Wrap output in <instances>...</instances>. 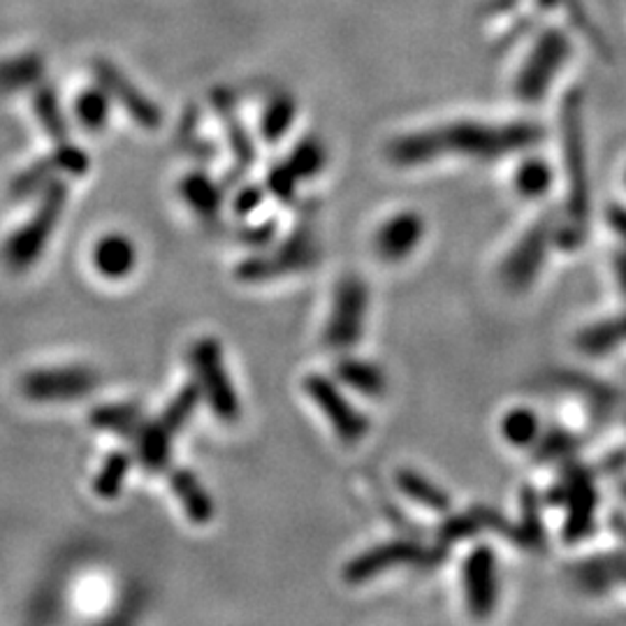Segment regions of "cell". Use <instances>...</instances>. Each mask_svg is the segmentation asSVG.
Masks as SVG:
<instances>
[{
    "label": "cell",
    "mask_w": 626,
    "mask_h": 626,
    "mask_svg": "<svg viewBox=\"0 0 626 626\" xmlns=\"http://www.w3.org/2000/svg\"><path fill=\"white\" fill-rule=\"evenodd\" d=\"M527 129H492L479 123H453L445 129L409 133L388 144V158L397 165H422L445 154L499 156L527 144Z\"/></svg>",
    "instance_id": "6da1fadb"
},
{
    "label": "cell",
    "mask_w": 626,
    "mask_h": 626,
    "mask_svg": "<svg viewBox=\"0 0 626 626\" xmlns=\"http://www.w3.org/2000/svg\"><path fill=\"white\" fill-rule=\"evenodd\" d=\"M65 199H68V186L63 182L54 179L42 188V199L38 209L33 212L31 220L27 225H21L3 248V258L10 269L23 271L40 260L65 209Z\"/></svg>",
    "instance_id": "7a4b0ae2"
},
{
    "label": "cell",
    "mask_w": 626,
    "mask_h": 626,
    "mask_svg": "<svg viewBox=\"0 0 626 626\" xmlns=\"http://www.w3.org/2000/svg\"><path fill=\"white\" fill-rule=\"evenodd\" d=\"M188 362L195 373L199 397L209 404L212 413L225 424L237 422L242 415V404L230 373L225 369L220 343L214 337L197 339L188 350Z\"/></svg>",
    "instance_id": "3957f363"
},
{
    "label": "cell",
    "mask_w": 626,
    "mask_h": 626,
    "mask_svg": "<svg viewBox=\"0 0 626 626\" xmlns=\"http://www.w3.org/2000/svg\"><path fill=\"white\" fill-rule=\"evenodd\" d=\"M318 244L309 228H299L271 254L250 256L242 260L235 269V277L246 284H265L281 277H290L297 271H307L318 263Z\"/></svg>",
    "instance_id": "277c9868"
},
{
    "label": "cell",
    "mask_w": 626,
    "mask_h": 626,
    "mask_svg": "<svg viewBox=\"0 0 626 626\" xmlns=\"http://www.w3.org/2000/svg\"><path fill=\"white\" fill-rule=\"evenodd\" d=\"M367 309H369V288L367 284L348 274L335 290V302L332 314L325 325L322 341L330 350H348L356 343H360L365 335V322H367Z\"/></svg>",
    "instance_id": "5b68a950"
},
{
    "label": "cell",
    "mask_w": 626,
    "mask_h": 626,
    "mask_svg": "<svg viewBox=\"0 0 626 626\" xmlns=\"http://www.w3.org/2000/svg\"><path fill=\"white\" fill-rule=\"evenodd\" d=\"M443 560V550H424L418 541L413 538H394L388 543H381L376 547H369L367 553H362L360 557L350 560L343 578L350 585L358 583H367L376 575L386 573L392 566H402V564H420V566H434Z\"/></svg>",
    "instance_id": "8992f818"
},
{
    "label": "cell",
    "mask_w": 626,
    "mask_h": 626,
    "mask_svg": "<svg viewBox=\"0 0 626 626\" xmlns=\"http://www.w3.org/2000/svg\"><path fill=\"white\" fill-rule=\"evenodd\" d=\"M305 392L322 411V415L328 418L330 428L341 441L358 443L367 437L369 418L348 402L346 394L335 386V381L328 379V376L309 373L305 379Z\"/></svg>",
    "instance_id": "52a82bcc"
},
{
    "label": "cell",
    "mask_w": 626,
    "mask_h": 626,
    "mask_svg": "<svg viewBox=\"0 0 626 626\" xmlns=\"http://www.w3.org/2000/svg\"><path fill=\"white\" fill-rule=\"evenodd\" d=\"M98 381V373L89 367L38 369L23 376L21 392L33 402H68L91 394Z\"/></svg>",
    "instance_id": "ba28073f"
},
{
    "label": "cell",
    "mask_w": 626,
    "mask_h": 626,
    "mask_svg": "<svg viewBox=\"0 0 626 626\" xmlns=\"http://www.w3.org/2000/svg\"><path fill=\"white\" fill-rule=\"evenodd\" d=\"M95 78L100 80V86H103L112 98H116L121 107L129 112L142 129L146 131H156L161 121H163V114L158 110L156 103H152L125 74L107 63V61H98L95 63Z\"/></svg>",
    "instance_id": "9c48e42d"
},
{
    "label": "cell",
    "mask_w": 626,
    "mask_h": 626,
    "mask_svg": "<svg viewBox=\"0 0 626 626\" xmlns=\"http://www.w3.org/2000/svg\"><path fill=\"white\" fill-rule=\"evenodd\" d=\"M490 547H475L464 560L462 581L466 606L475 617H488L496 601V573Z\"/></svg>",
    "instance_id": "30bf717a"
},
{
    "label": "cell",
    "mask_w": 626,
    "mask_h": 626,
    "mask_svg": "<svg viewBox=\"0 0 626 626\" xmlns=\"http://www.w3.org/2000/svg\"><path fill=\"white\" fill-rule=\"evenodd\" d=\"M424 235V220L415 212H402L388 218L373 237V250L383 263L407 260Z\"/></svg>",
    "instance_id": "8fae6325"
},
{
    "label": "cell",
    "mask_w": 626,
    "mask_h": 626,
    "mask_svg": "<svg viewBox=\"0 0 626 626\" xmlns=\"http://www.w3.org/2000/svg\"><path fill=\"white\" fill-rule=\"evenodd\" d=\"M89 170V156L78 146H70L63 142L52 156H47L44 161L35 163L27 172H21L12 184V193L23 197L31 195L40 188H44L49 182H54V174H72V177H80Z\"/></svg>",
    "instance_id": "7c38bea8"
},
{
    "label": "cell",
    "mask_w": 626,
    "mask_h": 626,
    "mask_svg": "<svg viewBox=\"0 0 626 626\" xmlns=\"http://www.w3.org/2000/svg\"><path fill=\"white\" fill-rule=\"evenodd\" d=\"M91 263L103 279L121 281L137 265V248L125 235H105L91 250Z\"/></svg>",
    "instance_id": "4fadbf2b"
},
{
    "label": "cell",
    "mask_w": 626,
    "mask_h": 626,
    "mask_svg": "<svg viewBox=\"0 0 626 626\" xmlns=\"http://www.w3.org/2000/svg\"><path fill=\"white\" fill-rule=\"evenodd\" d=\"M214 105H216L218 119L223 123L225 137H228L233 158H235V172L230 174V179H237V177H242V174H246L250 167H254L256 146H254V140H250V135L246 133V129L242 125L228 93H216Z\"/></svg>",
    "instance_id": "5bb4252c"
},
{
    "label": "cell",
    "mask_w": 626,
    "mask_h": 626,
    "mask_svg": "<svg viewBox=\"0 0 626 626\" xmlns=\"http://www.w3.org/2000/svg\"><path fill=\"white\" fill-rule=\"evenodd\" d=\"M170 490L177 496L186 517L193 524H209L214 517V501L205 485L191 469H172L167 475Z\"/></svg>",
    "instance_id": "9a60e30c"
},
{
    "label": "cell",
    "mask_w": 626,
    "mask_h": 626,
    "mask_svg": "<svg viewBox=\"0 0 626 626\" xmlns=\"http://www.w3.org/2000/svg\"><path fill=\"white\" fill-rule=\"evenodd\" d=\"M172 434L158 420H146L140 424L133 441L137 448V460L148 473H161L170 466L172 458Z\"/></svg>",
    "instance_id": "2e32d148"
},
{
    "label": "cell",
    "mask_w": 626,
    "mask_h": 626,
    "mask_svg": "<svg viewBox=\"0 0 626 626\" xmlns=\"http://www.w3.org/2000/svg\"><path fill=\"white\" fill-rule=\"evenodd\" d=\"M182 197L186 199V205L203 218L205 223L218 220L220 207H223V188L209 177L205 172H188L182 179Z\"/></svg>",
    "instance_id": "e0dca14e"
},
{
    "label": "cell",
    "mask_w": 626,
    "mask_h": 626,
    "mask_svg": "<svg viewBox=\"0 0 626 626\" xmlns=\"http://www.w3.org/2000/svg\"><path fill=\"white\" fill-rule=\"evenodd\" d=\"M337 379L348 386L350 390H356L365 397H383L388 390V379L386 371L367 360L360 358H343L335 367Z\"/></svg>",
    "instance_id": "ac0fdd59"
},
{
    "label": "cell",
    "mask_w": 626,
    "mask_h": 626,
    "mask_svg": "<svg viewBox=\"0 0 626 626\" xmlns=\"http://www.w3.org/2000/svg\"><path fill=\"white\" fill-rule=\"evenodd\" d=\"M144 409L140 404H105L98 407L91 411L89 422L91 428L103 430V432H112L125 439H133L140 424L144 422Z\"/></svg>",
    "instance_id": "d6986e66"
},
{
    "label": "cell",
    "mask_w": 626,
    "mask_h": 626,
    "mask_svg": "<svg viewBox=\"0 0 626 626\" xmlns=\"http://www.w3.org/2000/svg\"><path fill=\"white\" fill-rule=\"evenodd\" d=\"M394 483L407 499L415 501L422 509L434 511V513H445L450 509V496L432 481L424 479L422 473L413 469H399L394 475Z\"/></svg>",
    "instance_id": "ffe728a7"
},
{
    "label": "cell",
    "mask_w": 626,
    "mask_h": 626,
    "mask_svg": "<svg viewBox=\"0 0 626 626\" xmlns=\"http://www.w3.org/2000/svg\"><path fill=\"white\" fill-rule=\"evenodd\" d=\"M295 100L288 93L281 95H274L260 119V135L269 142V144H277L279 140H284L290 131V125L295 121Z\"/></svg>",
    "instance_id": "44dd1931"
},
{
    "label": "cell",
    "mask_w": 626,
    "mask_h": 626,
    "mask_svg": "<svg viewBox=\"0 0 626 626\" xmlns=\"http://www.w3.org/2000/svg\"><path fill=\"white\" fill-rule=\"evenodd\" d=\"M131 464H133V458L125 453V450H114V453L107 455L103 466H100L95 481H93V492L105 501L116 499L123 490L125 475H129Z\"/></svg>",
    "instance_id": "7402d4cb"
},
{
    "label": "cell",
    "mask_w": 626,
    "mask_h": 626,
    "mask_svg": "<svg viewBox=\"0 0 626 626\" xmlns=\"http://www.w3.org/2000/svg\"><path fill=\"white\" fill-rule=\"evenodd\" d=\"M199 399H203V397H199L197 386L186 383L177 394L172 397V402L163 409V413L158 415V422L172 437H177L186 428L188 420L193 418V413L199 404Z\"/></svg>",
    "instance_id": "603a6c76"
},
{
    "label": "cell",
    "mask_w": 626,
    "mask_h": 626,
    "mask_svg": "<svg viewBox=\"0 0 626 626\" xmlns=\"http://www.w3.org/2000/svg\"><path fill=\"white\" fill-rule=\"evenodd\" d=\"M74 114L86 131L100 133L110 119V93L103 86L84 91L74 103Z\"/></svg>",
    "instance_id": "cb8c5ba5"
},
{
    "label": "cell",
    "mask_w": 626,
    "mask_h": 626,
    "mask_svg": "<svg viewBox=\"0 0 626 626\" xmlns=\"http://www.w3.org/2000/svg\"><path fill=\"white\" fill-rule=\"evenodd\" d=\"M284 163L290 167V172L295 174L297 182L299 179H302V182L314 179L316 174H320L322 167H325V146L318 140L307 137L293 148Z\"/></svg>",
    "instance_id": "d4e9b609"
},
{
    "label": "cell",
    "mask_w": 626,
    "mask_h": 626,
    "mask_svg": "<svg viewBox=\"0 0 626 626\" xmlns=\"http://www.w3.org/2000/svg\"><path fill=\"white\" fill-rule=\"evenodd\" d=\"M33 105H35V114L42 123V129L47 131V135L57 140V142H65L68 140V121L61 112L57 93L52 89H40L35 93Z\"/></svg>",
    "instance_id": "484cf974"
},
{
    "label": "cell",
    "mask_w": 626,
    "mask_h": 626,
    "mask_svg": "<svg viewBox=\"0 0 626 626\" xmlns=\"http://www.w3.org/2000/svg\"><path fill=\"white\" fill-rule=\"evenodd\" d=\"M40 74V61L35 57L17 59L12 63H6L0 68V89L3 91H17L19 86H27L38 80Z\"/></svg>",
    "instance_id": "4316f807"
},
{
    "label": "cell",
    "mask_w": 626,
    "mask_h": 626,
    "mask_svg": "<svg viewBox=\"0 0 626 626\" xmlns=\"http://www.w3.org/2000/svg\"><path fill=\"white\" fill-rule=\"evenodd\" d=\"M267 191L279 199L281 205H293L297 197V177L286 163L269 167L267 172Z\"/></svg>",
    "instance_id": "83f0119b"
},
{
    "label": "cell",
    "mask_w": 626,
    "mask_h": 626,
    "mask_svg": "<svg viewBox=\"0 0 626 626\" xmlns=\"http://www.w3.org/2000/svg\"><path fill=\"white\" fill-rule=\"evenodd\" d=\"M479 530V515L475 513H466V515H455V517H445L439 530H437V538L441 545H453L466 536H473V532Z\"/></svg>",
    "instance_id": "f1b7e54d"
},
{
    "label": "cell",
    "mask_w": 626,
    "mask_h": 626,
    "mask_svg": "<svg viewBox=\"0 0 626 626\" xmlns=\"http://www.w3.org/2000/svg\"><path fill=\"white\" fill-rule=\"evenodd\" d=\"M501 432H504V437L515 445L530 443L536 432V418L530 411H513L504 418Z\"/></svg>",
    "instance_id": "f546056e"
},
{
    "label": "cell",
    "mask_w": 626,
    "mask_h": 626,
    "mask_svg": "<svg viewBox=\"0 0 626 626\" xmlns=\"http://www.w3.org/2000/svg\"><path fill=\"white\" fill-rule=\"evenodd\" d=\"M517 188L524 195H538L547 188V172L541 165H524L517 172Z\"/></svg>",
    "instance_id": "4dcf8cb0"
},
{
    "label": "cell",
    "mask_w": 626,
    "mask_h": 626,
    "mask_svg": "<svg viewBox=\"0 0 626 626\" xmlns=\"http://www.w3.org/2000/svg\"><path fill=\"white\" fill-rule=\"evenodd\" d=\"M263 199H265V193H263L260 186H254V184L242 186L237 197H235V214H239V216L254 214L263 205Z\"/></svg>",
    "instance_id": "1f68e13d"
},
{
    "label": "cell",
    "mask_w": 626,
    "mask_h": 626,
    "mask_svg": "<svg viewBox=\"0 0 626 626\" xmlns=\"http://www.w3.org/2000/svg\"><path fill=\"white\" fill-rule=\"evenodd\" d=\"M274 237H277V223H274V220L260 223V225H256V228H244V230L239 233V242H242V244L256 246V248L269 246Z\"/></svg>",
    "instance_id": "d6a6232c"
}]
</instances>
